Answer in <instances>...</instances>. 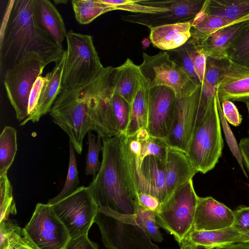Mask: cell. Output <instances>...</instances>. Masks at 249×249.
Wrapping results in <instances>:
<instances>
[{"label": "cell", "instance_id": "74e56055", "mask_svg": "<svg viewBox=\"0 0 249 249\" xmlns=\"http://www.w3.org/2000/svg\"><path fill=\"white\" fill-rule=\"evenodd\" d=\"M166 52L170 59L178 65L197 86L202 85L184 44Z\"/></svg>", "mask_w": 249, "mask_h": 249}, {"label": "cell", "instance_id": "f907efd6", "mask_svg": "<svg viewBox=\"0 0 249 249\" xmlns=\"http://www.w3.org/2000/svg\"><path fill=\"white\" fill-rule=\"evenodd\" d=\"M243 243L249 245V230L241 233L239 243Z\"/></svg>", "mask_w": 249, "mask_h": 249}, {"label": "cell", "instance_id": "7c38bea8", "mask_svg": "<svg viewBox=\"0 0 249 249\" xmlns=\"http://www.w3.org/2000/svg\"><path fill=\"white\" fill-rule=\"evenodd\" d=\"M23 232L37 249H65L71 237L52 205L38 203Z\"/></svg>", "mask_w": 249, "mask_h": 249}, {"label": "cell", "instance_id": "30bf717a", "mask_svg": "<svg viewBox=\"0 0 249 249\" xmlns=\"http://www.w3.org/2000/svg\"><path fill=\"white\" fill-rule=\"evenodd\" d=\"M52 206L71 239L88 234L98 211L89 187L84 186Z\"/></svg>", "mask_w": 249, "mask_h": 249}, {"label": "cell", "instance_id": "f5cc1de1", "mask_svg": "<svg viewBox=\"0 0 249 249\" xmlns=\"http://www.w3.org/2000/svg\"><path fill=\"white\" fill-rule=\"evenodd\" d=\"M150 43H151V42L150 39H149L147 38H144L142 41V44L143 47L144 48H146L148 47Z\"/></svg>", "mask_w": 249, "mask_h": 249}, {"label": "cell", "instance_id": "e575fe53", "mask_svg": "<svg viewBox=\"0 0 249 249\" xmlns=\"http://www.w3.org/2000/svg\"><path fill=\"white\" fill-rule=\"evenodd\" d=\"M112 117L120 133H124L130 115V104L120 96L113 93L111 101Z\"/></svg>", "mask_w": 249, "mask_h": 249}, {"label": "cell", "instance_id": "cb8c5ba5", "mask_svg": "<svg viewBox=\"0 0 249 249\" xmlns=\"http://www.w3.org/2000/svg\"><path fill=\"white\" fill-rule=\"evenodd\" d=\"M241 235L232 226L210 231L193 230L182 243L207 249H222L239 243Z\"/></svg>", "mask_w": 249, "mask_h": 249}, {"label": "cell", "instance_id": "8992f818", "mask_svg": "<svg viewBox=\"0 0 249 249\" xmlns=\"http://www.w3.org/2000/svg\"><path fill=\"white\" fill-rule=\"evenodd\" d=\"M198 197L191 179L178 188L155 213L158 226L173 235L179 245L193 230Z\"/></svg>", "mask_w": 249, "mask_h": 249}, {"label": "cell", "instance_id": "d4e9b609", "mask_svg": "<svg viewBox=\"0 0 249 249\" xmlns=\"http://www.w3.org/2000/svg\"><path fill=\"white\" fill-rule=\"evenodd\" d=\"M34 12L39 25L62 46L68 32L63 18L54 5L48 0H34Z\"/></svg>", "mask_w": 249, "mask_h": 249}, {"label": "cell", "instance_id": "9f6ffc18", "mask_svg": "<svg viewBox=\"0 0 249 249\" xmlns=\"http://www.w3.org/2000/svg\"><path fill=\"white\" fill-rule=\"evenodd\" d=\"M245 104L246 105V106H247V107L248 109V111L249 115V101L246 103Z\"/></svg>", "mask_w": 249, "mask_h": 249}, {"label": "cell", "instance_id": "7dc6e473", "mask_svg": "<svg viewBox=\"0 0 249 249\" xmlns=\"http://www.w3.org/2000/svg\"><path fill=\"white\" fill-rule=\"evenodd\" d=\"M239 146L241 152L243 161L249 171V137H245L240 140Z\"/></svg>", "mask_w": 249, "mask_h": 249}, {"label": "cell", "instance_id": "4fadbf2b", "mask_svg": "<svg viewBox=\"0 0 249 249\" xmlns=\"http://www.w3.org/2000/svg\"><path fill=\"white\" fill-rule=\"evenodd\" d=\"M205 0H136L148 7L164 6L167 10L122 15L125 22L142 25L150 29L155 27L192 20L202 9Z\"/></svg>", "mask_w": 249, "mask_h": 249}, {"label": "cell", "instance_id": "836d02e7", "mask_svg": "<svg viewBox=\"0 0 249 249\" xmlns=\"http://www.w3.org/2000/svg\"><path fill=\"white\" fill-rule=\"evenodd\" d=\"M227 58L249 68V25L232 43L228 50Z\"/></svg>", "mask_w": 249, "mask_h": 249}, {"label": "cell", "instance_id": "4316f807", "mask_svg": "<svg viewBox=\"0 0 249 249\" xmlns=\"http://www.w3.org/2000/svg\"><path fill=\"white\" fill-rule=\"evenodd\" d=\"M135 213L125 214L115 212L107 207H99L98 210L105 212L125 223L142 228L150 238L156 242L162 241L163 236L156 221L155 212L145 209L134 200Z\"/></svg>", "mask_w": 249, "mask_h": 249}, {"label": "cell", "instance_id": "6da1fadb", "mask_svg": "<svg viewBox=\"0 0 249 249\" xmlns=\"http://www.w3.org/2000/svg\"><path fill=\"white\" fill-rule=\"evenodd\" d=\"M65 51L38 23L34 0H13L1 36V70L5 72L30 53L38 54L47 66L59 60Z\"/></svg>", "mask_w": 249, "mask_h": 249}, {"label": "cell", "instance_id": "2e32d148", "mask_svg": "<svg viewBox=\"0 0 249 249\" xmlns=\"http://www.w3.org/2000/svg\"><path fill=\"white\" fill-rule=\"evenodd\" d=\"M176 99L175 92L166 86H154L149 89L146 129L151 136L164 140L166 138Z\"/></svg>", "mask_w": 249, "mask_h": 249}, {"label": "cell", "instance_id": "8d00e7d4", "mask_svg": "<svg viewBox=\"0 0 249 249\" xmlns=\"http://www.w3.org/2000/svg\"><path fill=\"white\" fill-rule=\"evenodd\" d=\"M88 151L86 158L85 174L87 176L92 175L94 178L101 165V162L99 160V155L103 148L102 137L98 135L96 139L92 131H90L88 133Z\"/></svg>", "mask_w": 249, "mask_h": 249}, {"label": "cell", "instance_id": "5b68a950", "mask_svg": "<svg viewBox=\"0 0 249 249\" xmlns=\"http://www.w3.org/2000/svg\"><path fill=\"white\" fill-rule=\"evenodd\" d=\"M50 114L53 123L67 133L75 151L80 154L86 134L95 130L88 103L80 88L61 90Z\"/></svg>", "mask_w": 249, "mask_h": 249}, {"label": "cell", "instance_id": "bcb514c9", "mask_svg": "<svg viewBox=\"0 0 249 249\" xmlns=\"http://www.w3.org/2000/svg\"><path fill=\"white\" fill-rule=\"evenodd\" d=\"M65 249H98V246L84 235L71 239Z\"/></svg>", "mask_w": 249, "mask_h": 249}, {"label": "cell", "instance_id": "5bb4252c", "mask_svg": "<svg viewBox=\"0 0 249 249\" xmlns=\"http://www.w3.org/2000/svg\"><path fill=\"white\" fill-rule=\"evenodd\" d=\"M107 249H160L145 231L98 210L94 219Z\"/></svg>", "mask_w": 249, "mask_h": 249}, {"label": "cell", "instance_id": "9a60e30c", "mask_svg": "<svg viewBox=\"0 0 249 249\" xmlns=\"http://www.w3.org/2000/svg\"><path fill=\"white\" fill-rule=\"evenodd\" d=\"M202 96L201 85L191 95L176 99L165 141L169 147L186 153L194 132Z\"/></svg>", "mask_w": 249, "mask_h": 249}, {"label": "cell", "instance_id": "f1b7e54d", "mask_svg": "<svg viewBox=\"0 0 249 249\" xmlns=\"http://www.w3.org/2000/svg\"><path fill=\"white\" fill-rule=\"evenodd\" d=\"M135 135L141 143L139 157H136L131 153L137 167L141 168L143 159L149 156L157 157L161 162L165 164L169 147L164 139L151 136L146 128L140 130Z\"/></svg>", "mask_w": 249, "mask_h": 249}, {"label": "cell", "instance_id": "d590c367", "mask_svg": "<svg viewBox=\"0 0 249 249\" xmlns=\"http://www.w3.org/2000/svg\"><path fill=\"white\" fill-rule=\"evenodd\" d=\"M13 189L7 174L0 176V222L8 220L10 214H16Z\"/></svg>", "mask_w": 249, "mask_h": 249}, {"label": "cell", "instance_id": "7402d4cb", "mask_svg": "<svg viewBox=\"0 0 249 249\" xmlns=\"http://www.w3.org/2000/svg\"><path fill=\"white\" fill-rule=\"evenodd\" d=\"M66 58V50L62 57L55 63L53 70L45 75L46 82L37 106L34 111L20 125H24L28 122L36 123L42 116L50 112L51 108L61 90V80Z\"/></svg>", "mask_w": 249, "mask_h": 249}, {"label": "cell", "instance_id": "ba28073f", "mask_svg": "<svg viewBox=\"0 0 249 249\" xmlns=\"http://www.w3.org/2000/svg\"><path fill=\"white\" fill-rule=\"evenodd\" d=\"M46 66L38 54L30 53L4 72L3 84L7 96L19 122L25 120L29 116L30 91Z\"/></svg>", "mask_w": 249, "mask_h": 249}, {"label": "cell", "instance_id": "ee69618b", "mask_svg": "<svg viewBox=\"0 0 249 249\" xmlns=\"http://www.w3.org/2000/svg\"><path fill=\"white\" fill-rule=\"evenodd\" d=\"M45 82V77H42L41 75L37 78L33 86L29 97L28 107L29 116L32 113L37 106Z\"/></svg>", "mask_w": 249, "mask_h": 249}, {"label": "cell", "instance_id": "8fae6325", "mask_svg": "<svg viewBox=\"0 0 249 249\" xmlns=\"http://www.w3.org/2000/svg\"><path fill=\"white\" fill-rule=\"evenodd\" d=\"M191 25L192 34L202 38L223 27L249 20V0H205Z\"/></svg>", "mask_w": 249, "mask_h": 249}, {"label": "cell", "instance_id": "83f0119b", "mask_svg": "<svg viewBox=\"0 0 249 249\" xmlns=\"http://www.w3.org/2000/svg\"><path fill=\"white\" fill-rule=\"evenodd\" d=\"M149 89L145 81L130 104L129 122L124 133L126 136L134 135L140 130L147 128Z\"/></svg>", "mask_w": 249, "mask_h": 249}, {"label": "cell", "instance_id": "816d5d0a", "mask_svg": "<svg viewBox=\"0 0 249 249\" xmlns=\"http://www.w3.org/2000/svg\"><path fill=\"white\" fill-rule=\"evenodd\" d=\"M179 246L180 249H207L201 247L192 246L185 243H182Z\"/></svg>", "mask_w": 249, "mask_h": 249}, {"label": "cell", "instance_id": "44dd1931", "mask_svg": "<svg viewBox=\"0 0 249 249\" xmlns=\"http://www.w3.org/2000/svg\"><path fill=\"white\" fill-rule=\"evenodd\" d=\"M165 167L167 199L197 173L184 153L170 147L167 151Z\"/></svg>", "mask_w": 249, "mask_h": 249}, {"label": "cell", "instance_id": "11a10c76", "mask_svg": "<svg viewBox=\"0 0 249 249\" xmlns=\"http://www.w3.org/2000/svg\"><path fill=\"white\" fill-rule=\"evenodd\" d=\"M54 2H55L56 4H57L59 2H61V3H66L67 1H66V0H55L54 1Z\"/></svg>", "mask_w": 249, "mask_h": 249}, {"label": "cell", "instance_id": "e0dca14e", "mask_svg": "<svg viewBox=\"0 0 249 249\" xmlns=\"http://www.w3.org/2000/svg\"><path fill=\"white\" fill-rule=\"evenodd\" d=\"M220 102L224 100L249 101V68L240 65L227 58L224 71L216 89Z\"/></svg>", "mask_w": 249, "mask_h": 249}, {"label": "cell", "instance_id": "c3c4849f", "mask_svg": "<svg viewBox=\"0 0 249 249\" xmlns=\"http://www.w3.org/2000/svg\"><path fill=\"white\" fill-rule=\"evenodd\" d=\"M103 1L109 5L115 6L117 9V6L130 3L132 0H103Z\"/></svg>", "mask_w": 249, "mask_h": 249}, {"label": "cell", "instance_id": "ffe728a7", "mask_svg": "<svg viewBox=\"0 0 249 249\" xmlns=\"http://www.w3.org/2000/svg\"><path fill=\"white\" fill-rule=\"evenodd\" d=\"M136 187L137 194L152 195L158 198L162 205L167 199L165 164L155 156L145 157L141 166Z\"/></svg>", "mask_w": 249, "mask_h": 249}, {"label": "cell", "instance_id": "1f68e13d", "mask_svg": "<svg viewBox=\"0 0 249 249\" xmlns=\"http://www.w3.org/2000/svg\"><path fill=\"white\" fill-rule=\"evenodd\" d=\"M227 58L217 59L207 57L204 76L202 83V93L204 97L209 99L216 93L219 78L225 69Z\"/></svg>", "mask_w": 249, "mask_h": 249}, {"label": "cell", "instance_id": "4dcf8cb0", "mask_svg": "<svg viewBox=\"0 0 249 249\" xmlns=\"http://www.w3.org/2000/svg\"><path fill=\"white\" fill-rule=\"evenodd\" d=\"M17 130L5 126L0 135V176L7 174L17 151Z\"/></svg>", "mask_w": 249, "mask_h": 249}, {"label": "cell", "instance_id": "681fc988", "mask_svg": "<svg viewBox=\"0 0 249 249\" xmlns=\"http://www.w3.org/2000/svg\"><path fill=\"white\" fill-rule=\"evenodd\" d=\"M222 249H249V245L243 243H236Z\"/></svg>", "mask_w": 249, "mask_h": 249}, {"label": "cell", "instance_id": "3957f363", "mask_svg": "<svg viewBox=\"0 0 249 249\" xmlns=\"http://www.w3.org/2000/svg\"><path fill=\"white\" fill-rule=\"evenodd\" d=\"M61 80V90L82 88L94 80L104 69L90 35L70 30Z\"/></svg>", "mask_w": 249, "mask_h": 249}, {"label": "cell", "instance_id": "f6af8a7d", "mask_svg": "<svg viewBox=\"0 0 249 249\" xmlns=\"http://www.w3.org/2000/svg\"><path fill=\"white\" fill-rule=\"evenodd\" d=\"M135 200L145 209L155 213L159 210L161 206V203L158 198L148 193H137Z\"/></svg>", "mask_w": 249, "mask_h": 249}, {"label": "cell", "instance_id": "7bdbcfd3", "mask_svg": "<svg viewBox=\"0 0 249 249\" xmlns=\"http://www.w3.org/2000/svg\"><path fill=\"white\" fill-rule=\"evenodd\" d=\"M233 211L234 221L231 226L241 233L249 230V207H240Z\"/></svg>", "mask_w": 249, "mask_h": 249}, {"label": "cell", "instance_id": "9c48e42d", "mask_svg": "<svg viewBox=\"0 0 249 249\" xmlns=\"http://www.w3.org/2000/svg\"><path fill=\"white\" fill-rule=\"evenodd\" d=\"M142 54L143 62L139 67L148 89L166 86L175 92L177 98H181L191 95L199 87L170 59L166 52L154 55Z\"/></svg>", "mask_w": 249, "mask_h": 249}, {"label": "cell", "instance_id": "d6a6232c", "mask_svg": "<svg viewBox=\"0 0 249 249\" xmlns=\"http://www.w3.org/2000/svg\"><path fill=\"white\" fill-rule=\"evenodd\" d=\"M70 158L68 174L64 185L61 192L54 197L49 200L47 204L52 205L72 194L78 187L79 180L77 168L75 149L70 142Z\"/></svg>", "mask_w": 249, "mask_h": 249}, {"label": "cell", "instance_id": "f35d334b", "mask_svg": "<svg viewBox=\"0 0 249 249\" xmlns=\"http://www.w3.org/2000/svg\"><path fill=\"white\" fill-rule=\"evenodd\" d=\"M215 97L217 109L220 120V123L222 124L223 131L227 141V143L232 155L234 157L239 165H240V167L241 168V170H242L246 178H248V176L244 168L243 160L239 144L237 143L235 136L232 133L230 127L229 126L228 123L223 115L221 106V103L218 99L217 93H216Z\"/></svg>", "mask_w": 249, "mask_h": 249}, {"label": "cell", "instance_id": "7a4b0ae2", "mask_svg": "<svg viewBox=\"0 0 249 249\" xmlns=\"http://www.w3.org/2000/svg\"><path fill=\"white\" fill-rule=\"evenodd\" d=\"M125 135L102 138L100 169L88 186L99 207L122 214L135 213L137 192L126 153Z\"/></svg>", "mask_w": 249, "mask_h": 249}, {"label": "cell", "instance_id": "277c9868", "mask_svg": "<svg viewBox=\"0 0 249 249\" xmlns=\"http://www.w3.org/2000/svg\"><path fill=\"white\" fill-rule=\"evenodd\" d=\"M215 94L210 99L204 116L195 128L185 154L196 171L203 174L215 167L223 147Z\"/></svg>", "mask_w": 249, "mask_h": 249}, {"label": "cell", "instance_id": "b9f144b4", "mask_svg": "<svg viewBox=\"0 0 249 249\" xmlns=\"http://www.w3.org/2000/svg\"><path fill=\"white\" fill-rule=\"evenodd\" d=\"M220 103L223 115L227 122L233 126H238L242 122V117L234 103L230 100Z\"/></svg>", "mask_w": 249, "mask_h": 249}, {"label": "cell", "instance_id": "ac0fdd59", "mask_svg": "<svg viewBox=\"0 0 249 249\" xmlns=\"http://www.w3.org/2000/svg\"><path fill=\"white\" fill-rule=\"evenodd\" d=\"M234 221L233 211L211 196L199 197L193 230L210 231L228 228Z\"/></svg>", "mask_w": 249, "mask_h": 249}, {"label": "cell", "instance_id": "52a82bcc", "mask_svg": "<svg viewBox=\"0 0 249 249\" xmlns=\"http://www.w3.org/2000/svg\"><path fill=\"white\" fill-rule=\"evenodd\" d=\"M116 71L117 68L104 67L94 80L80 88L94 123L95 131L102 138H110L120 133L113 122L111 109Z\"/></svg>", "mask_w": 249, "mask_h": 249}, {"label": "cell", "instance_id": "60d3db41", "mask_svg": "<svg viewBox=\"0 0 249 249\" xmlns=\"http://www.w3.org/2000/svg\"><path fill=\"white\" fill-rule=\"evenodd\" d=\"M7 240L10 249H37L26 237L23 229L16 225Z\"/></svg>", "mask_w": 249, "mask_h": 249}, {"label": "cell", "instance_id": "db71d44e", "mask_svg": "<svg viewBox=\"0 0 249 249\" xmlns=\"http://www.w3.org/2000/svg\"><path fill=\"white\" fill-rule=\"evenodd\" d=\"M0 249H10L8 241H6L2 244L0 245Z\"/></svg>", "mask_w": 249, "mask_h": 249}, {"label": "cell", "instance_id": "d6986e66", "mask_svg": "<svg viewBox=\"0 0 249 249\" xmlns=\"http://www.w3.org/2000/svg\"><path fill=\"white\" fill-rule=\"evenodd\" d=\"M249 25V20L240 22L220 28L197 41L190 38L207 57L223 59L227 58L230 48Z\"/></svg>", "mask_w": 249, "mask_h": 249}, {"label": "cell", "instance_id": "484cf974", "mask_svg": "<svg viewBox=\"0 0 249 249\" xmlns=\"http://www.w3.org/2000/svg\"><path fill=\"white\" fill-rule=\"evenodd\" d=\"M116 68L114 93L120 96L131 104L145 80L139 66L129 58Z\"/></svg>", "mask_w": 249, "mask_h": 249}, {"label": "cell", "instance_id": "ab89813d", "mask_svg": "<svg viewBox=\"0 0 249 249\" xmlns=\"http://www.w3.org/2000/svg\"><path fill=\"white\" fill-rule=\"evenodd\" d=\"M201 83L203 82L207 57L200 51L193 41L190 39L184 44Z\"/></svg>", "mask_w": 249, "mask_h": 249}, {"label": "cell", "instance_id": "f546056e", "mask_svg": "<svg viewBox=\"0 0 249 249\" xmlns=\"http://www.w3.org/2000/svg\"><path fill=\"white\" fill-rule=\"evenodd\" d=\"M72 8L77 21L82 25L91 23L96 18L116 7L103 0H73Z\"/></svg>", "mask_w": 249, "mask_h": 249}, {"label": "cell", "instance_id": "603a6c76", "mask_svg": "<svg viewBox=\"0 0 249 249\" xmlns=\"http://www.w3.org/2000/svg\"><path fill=\"white\" fill-rule=\"evenodd\" d=\"M191 21L179 22L150 29L149 39L153 45L169 51L184 45L191 37Z\"/></svg>", "mask_w": 249, "mask_h": 249}]
</instances>
